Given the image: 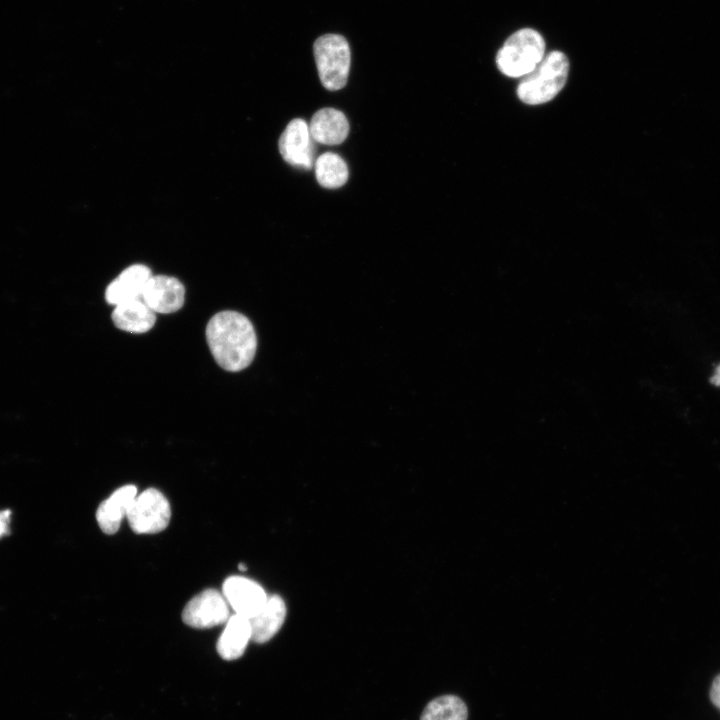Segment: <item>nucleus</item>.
Returning <instances> with one entry per match:
<instances>
[{"instance_id":"18","label":"nucleus","mask_w":720,"mask_h":720,"mask_svg":"<svg viewBox=\"0 0 720 720\" xmlns=\"http://www.w3.org/2000/svg\"><path fill=\"white\" fill-rule=\"evenodd\" d=\"M10 521H11V511L8 509L1 510L0 511V538L10 534Z\"/></svg>"},{"instance_id":"6","label":"nucleus","mask_w":720,"mask_h":720,"mask_svg":"<svg viewBox=\"0 0 720 720\" xmlns=\"http://www.w3.org/2000/svg\"><path fill=\"white\" fill-rule=\"evenodd\" d=\"M229 608L223 594L215 589H206L193 597L184 607L182 620L197 629L211 628L227 622Z\"/></svg>"},{"instance_id":"9","label":"nucleus","mask_w":720,"mask_h":720,"mask_svg":"<svg viewBox=\"0 0 720 720\" xmlns=\"http://www.w3.org/2000/svg\"><path fill=\"white\" fill-rule=\"evenodd\" d=\"M222 594L236 614L248 619L261 610L268 598L258 583L241 576L228 577Z\"/></svg>"},{"instance_id":"20","label":"nucleus","mask_w":720,"mask_h":720,"mask_svg":"<svg viewBox=\"0 0 720 720\" xmlns=\"http://www.w3.org/2000/svg\"><path fill=\"white\" fill-rule=\"evenodd\" d=\"M710 381L713 385L720 387V364L715 368Z\"/></svg>"},{"instance_id":"16","label":"nucleus","mask_w":720,"mask_h":720,"mask_svg":"<svg viewBox=\"0 0 720 720\" xmlns=\"http://www.w3.org/2000/svg\"><path fill=\"white\" fill-rule=\"evenodd\" d=\"M315 175L322 187L336 189L346 183L349 171L347 164L338 154L325 152L315 162Z\"/></svg>"},{"instance_id":"1","label":"nucleus","mask_w":720,"mask_h":720,"mask_svg":"<svg viewBox=\"0 0 720 720\" xmlns=\"http://www.w3.org/2000/svg\"><path fill=\"white\" fill-rule=\"evenodd\" d=\"M206 339L215 361L224 370L238 372L254 359L256 333L250 320L239 312L215 314L207 324Z\"/></svg>"},{"instance_id":"8","label":"nucleus","mask_w":720,"mask_h":720,"mask_svg":"<svg viewBox=\"0 0 720 720\" xmlns=\"http://www.w3.org/2000/svg\"><path fill=\"white\" fill-rule=\"evenodd\" d=\"M141 298L155 313H173L184 304L185 288L177 278L167 275L151 276Z\"/></svg>"},{"instance_id":"4","label":"nucleus","mask_w":720,"mask_h":720,"mask_svg":"<svg viewBox=\"0 0 720 720\" xmlns=\"http://www.w3.org/2000/svg\"><path fill=\"white\" fill-rule=\"evenodd\" d=\"M313 50L322 85L330 91L343 88L348 80L351 63L347 40L339 34H325L316 39Z\"/></svg>"},{"instance_id":"2","label":"nucleus","mask_w":720,"mask_h":720,"mask_svg":"<svg viewBox=\"0 0 720 720\" xmlns=\"http://www.w3.org/2000/svg\"><path fill=\"white\" fill-rule=\"evenodd\" d=\"M569 61L561 51H552L517 86V96L525 104L538 105L552 100L565 86Z\"/></svg>"},{"instance_id":"3","label":"nucleus","mask_w":720,"mask_h":720,"mask_svg":"<svg viewBox=\"0 0 720 720\" xmlns=\"http://www.w3.org/2000/svg\"><path fill=\"white\" fill-rule=\"evenodd\" d=\"M545 41L541 34L523 28L510 35L496 56L498 69L508 77H523L544 58Z\"/></svg>"},{"instance_id":"12","label":"nucleus","mask_w":720,"mask_h":720,"mask_svg":"<svg viewBox=\"0 0 720 720\" xmlns=\"http://www.w3.org/2000/svg\"><path fill=\"white\" fill-rule=\"evenodd\" d=\"M349 128L346 116L334 108L315 112L309 126L313 140L324 145L341 144L348 136Z\"/></svg>"},{"instance_id":"5","label":"nucleus","mask_w":720,"mask_h":720,"mask_svg":"<svg viewBox=\"0 0 720 720\" xmlns=\"http://www.w3.org/2000/svg\"><path fill=\"white\" fill-rule=\"evenodd\" d=\"M130 527L137 534H154L169 524L171 508L166 497L155 488L136 496L127 515Z\"/></svg>"},{"instance_id":"17","label":"nucleus","mask_w":720,"mask_h":720,"mask_svg":"<svg viewBox=\"0 0 720 720\" xmlns=\"http://www.w3.org/2000/svg\"><path fill=\"white\" fill-rule=\"evenodd\" d=\"M468 709L464 701L455 695H443L430 701L420 720H467Z\"/></svg>"},{"instance_id":"10","label":"nucleus","mask_w":720,"mask_h":720,"mask_svg":"<svg viewBox=\"0 0 720 720\" xmlns=\"http://www.w3.org/2000/svg\"><path fill=\"white\" fill-rule=\"evenodd\" d=\"M151 276L150 269L145 265L133 264L127 267L106 288V301L116 306L126 301L140 299Z\"/></svg>"},{"instance_id":"14","label":"nucleus","mask_w":720,"mask_h":720,"mask_svg":"<svg viewBox=\"0 0 720 720\" xmlns=\"http://www.w3.org/2000/svg\"><path fill=\"white\" fill-rule=\"evenodd\" d=\"M111 317L117 328L137 334L152 329L156 321L155 312L141 298L116 305Z\"/></svg>"},{"instance_id":"21","label":"nucleus","mask_w":720,"mask_h":720,"mask_svg":"<svg viewBox=\"0 0 720 720\" xmlns=\"http://www.w3.org/2000/svg\"><path fill=\"white\" fill-rule=\"evenodd\" d=\"M238 567H239V570H241V571H245V570H246V566H245L244 564H242V563H240V564L238 565Z\"/></svg>"},{"instance_id":"7","label":"nucleus","mask_w":720,"mask_h":720,"mask_svg":"<svg viewBox=\"0 0 720 720\" xmlns=\"http://www.w3.org/2000/svg\"><path fill=\"white\" fill-rule=\"evenodd\" d=\"M279 151L292 166L309 170L314 162L313 138L309 126L300 118L291 120L279 138Z\"/></svg>"},{"instance_id":"13","label":"nucleus","mask_w":720,"mask_h":720,"mask_svg":"<svg viewBox=\"0 0 720 720\" xmlns=\"http://www.w3.org/2000/svg\"><path fill=\"white\" fill-rule=\"evenodd\" d=\"M285 616L283 599L278 595L268 597L261 610L249 618L251 640L260 644L270 640L281 628Z\"/></svg>"},{"instance_id":"15","label":"nucleus","mask_w":720,"mask_h":720,"mask_svg":"<svg viewBox=\"0 0 720 720\" xmlns=\"http://www.w3.org/2000/svg\"><path fill=\"white\" fill-rule=\"evenodd\" d=\"M251 640V627L249 619L235 614L230 616L226 626L217 642L219 655L228 661L241 657Z\"/></svg>"},{"instance_id":"11","label":"nucleus","mask_w":720,"mask_h":720,"mask_svg":"<svg viewBox=\"0 0 720 720\" xmlns=\"http://www.w3.org/2000/svg\"><path fill=\"white\" fill-rule=\"evenodd\" d=\"M136 496V486L125 485L101 502L96 512V518L104 533L111 535L118 531L122 519L126 517Z\"/></svg>"},{"instance_id":"19","label":"nucleus","mask_w":720,"mask_h":720,"mask_svg":"<svg viewBox=\"0 0 720 720\" xmlns=\"http://www.w3.org/2000/svg\"><path fill=\"white\" fill-rule=\"evenodd\" d=\"M710 699L713 702V704L720 709V675H718L712 684L711 690H710Z\"/></svg>"}]
</instances>
